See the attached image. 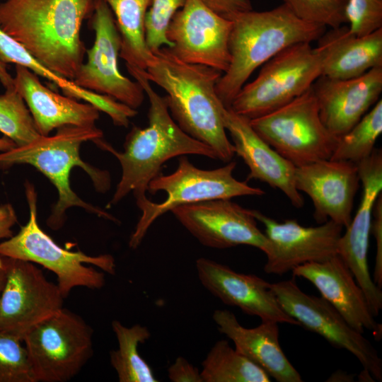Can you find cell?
<instances>
[{"label":"cell","instance_id":"obj_41","mask_svg":"<svg viewBox=\"0 0 382 382\" xmlns=\"http://www.w3.org/2000/svg\"><path fill=\"white\" fill-rule=\"evenodd\" d=\"M15 146L16 144L7 137H0V152L8 151Z\"/></svg>","mask_w":382,"mask_h":382},{"label":"cell","instance_id":"obj_24","mask_svg":"<svg viewBox=\"0 0 382 382\" xmlns=\"http://www.w3.org/2000/svg\"><path fill=\"white\" fill-rule=\"evenodd\" d=\"M213 320L219 331L233 342L235 349L278 382H301L302 378L281 348L278 323L262 321L247 328L226 309L214 311Z\"/></svg>","mask_w":382,"mask_h":382},{"label":"cell","instance_id":"obj_2","mask_svg":"<svg viewBox=\"0 0 382 382\" xmlns=\"http://www.w3.org/2000/svg\"><path fill=\"white\" fill-rule=\"evenodd\" d=\"M94 1L5 0L0 28L52 71L73 81L86 51L81 28Z\"/></svg>","mask_w":382,"mask_h":382},{"label":"cell","instance_id":"obj_42","mask_svg":"<svg viewBox=\"0 0 382 382\" xmlns=\"http://www.w3.org/2000/svg\"><path fill=\"white\" fill-rule=\"evenodd\" d=\"M6 272L5 257L0 255V296L6 279Z\"/></svg>","mask_w":382,"mask_h":382},{"label":"cell","instance_id":"obj_38","mask_svg":"<svg viewBox=\"0 0 382 382\" xmlns=\"http://www.w3.org/2000/svg\"><path fill=\"white\" fill-rule=\"evenodd\" d=\"M217 14L227 18L233 14L253 10L250 0H201Z\"/></svg>","mask_w":382,"mask_h":382},{"label":"cell","instance_id":"obj_27","mask_svg":"<svg viewBox=\"0 0 382 382\" xmlns=\"http://www.w3.org/2000/svg\"><path fill=\"white\" fill-rule=\"evenodd\" d=\"M110 8L121 39L120 57L127 69L146 70L155 54L146 41L145 19L151 0H104Z\"/></svg>","mask_w":382,"mask_h":382},{"label":"cell","instance_id":"obj_35","mask_svg":"<svg viewBox=\"0 0 382 382\" xmlns=\"http://www.w3.org/2000/svg\"><path fill=\"white\" fill-rule=\"evenodd\" d=\"M345 17L352 34L369 35L382 28V0H347Z\"/></svg>","mask_w":382,"mask_h":382},{"label":"cell","instance_id":"obj_1","mask_svg":"<svg viewBox=\"0 0 382 382\" xmlns=\"http://www.w3.org/2000/svg\"><path fill=\"white\" fill-rule=\"evenodd\" d=\"M141 86L149 102V124L144 128L133 127L124 143V151L115 150L102 138L93 141L101 149L111 153L119 161L122 175L112 199L107 207L117 204L132 192L139 207L149 199V183L161 174L168 160L187 154H197L217 159L208 145L185 133L172 117L164 97L158 94L146 77L144 70L127 69Z\"/></svg>","mask_w":382,"mask_h":382},{"label":"cell","instance_id":"obj_32","mask_svg":"<svg viewBox=\"0 0 382 382\" xmlns=\"http://www.w3.org/2000/svg\"><path fill=\"white\" fill-rule=\"evenodd\" d=\"M23 340L0 331V382H36Z\"/></svg>","mask_w":382,"mask_h":382},{"label":"cell","instance_id":"obj_3","mask_svg":"<svg viewBox=\"0 0 382 382\" xmlns=\"http://www.w3.org/2000/svg\"><path fill=\"white\" fill-rule=\"evenodd\" d=\"M154 53L144 74L166 93L164 98L173 120L185 133L210 146L217 159L231 161L235 150L224 125L225 106L216 91L223 73L185 62L166 46Z\"/></svg>","mask_w":382,"mask_h":382},{"label":"cell","instance_id":"obj_39","mask_svg":"<svg viewBox=\"0 0 382 382\" xmlns=\"http://www.w3.org/2000/svg\"><path fill=\"white\" fill-rule=\"evenodd\" d=\"M16 211L10 203L0 204V240L13 236L12 227L17 223Z\"/></svg>","mask_w":382,"mask_h":382},{"label":"cell","instance_id":"obj_11","mask_svg":"<svg viewBox=\"0 0 382 382\" xmlns=\"http://www.w3.org/2000/svg\"><path fill=\"white\" fill-rule=\"evenodd\" d=\"M271 289L282 309L299 325L318 334L332 346L352 354L374 380L381 381L382 360L376 349L330 303L321 296L303 292L295 277L272 283Z\"/></svg>","mask_w":382,"mask_h":382},{"label":"cell","instance_id":"obj_22","mask_svg":"<svg viewBox=\"0 0 382 382\" xmlns=\"http://www.w3.org/2000/svg\"><path fill=\"white\" fill-rule=\"evenodd\" d=\"M222 115L225 129L232 139L235 154L250 169L248 179H256L279 189L293 206L301 208L303 199L294 182L296 167L257 134L250 119L226 107Z\"/></svg>","mask_w":382,"mask_h":382},{"label":"cell","instance_id":"obj_6","mask_svg":"<svg viewBox=\"0 0 382 382\" xmlns=\"http://www.w3.org/2000/svg\"><path fill=\"white\" fill-rule=\"evenodd\" d=\"M25 192L29 207L28 221L17 234L0 243V255L39 264L54 273L64 299L77 286L102 288L105 282L103 272L115 274L114 257L110 254L91 256L58 245L39 226L37 193L29 181L25 183Z\"/></svg>","mask_w":382,"mask_h":382},{"label":"cell","instance_id":"obj_28","mask_svg":"<svg viewBox=\"0 0 382 382\" xmlns=\"http://www.w3.org/2000/svg\"><path fill=\"white\" fill-rule=\"evenodd\" d=\"M118 348L110 352V361L120 382H157L152 369L141 357L139 344L151 336L148 328L139 324L126 327L119 320L111 323Z\"/></svg>","mask_w":382,"mask_h":382},{"label":"cell","instance_id":"obj_34","mask_svg":"<svg viewBox=\"0 0 382 382\" xmlns=\"http://www.w3.org/2000/svg\"><path fill=\"white\" fill-rule=\"evenodd\" d=\"M186 1L151 0L146 15L145 35L147 45L153 52L163 47L172 46L166 31L173 16Z\"/></svg>","mask_w":382,"mask_h":382},{"label":"cell","instance_id":"obj_26","mask_svg":"<svg viewBox=\"0 0 382 382\" xmlns=\"http://www.w3.org/2000/svg\"><path fill=\"white\" fill-rule=\"evenodd\" d=\"M0 60L5 64L14 63L25 66L36 75L47 79L59 86L66 96L82 99L95 106L99 111L106 113L116 126L128 127L129 119L137 114V110L110 96L82 88L72 81L52 71L1 28Z\"/></svg>","mask_w":382,"mask_h":382},{"label":"cell","instance_id":"obj_33","mask_svg":"<svg viewBox=\"0 0 382 382\" xmlns=\"http://www.w3.org/2000/svg\"><path fill=\"white\" fill-rule=\"evenodd\" d=\"M301 20L335 28L347 23V0H283Z\"/></svg>","mask_w":382,"mask_h":382},{"label":"cell","instance_id":"obj_25","mask_svg":"<svg viewBox=\"0 0 382 382\" xmlns=\"http://www.w3.org/2000/svg\"><path fill=\"white\" fill-rule=\"evenodd\" d=\"M318 41L316 49L322 59V76L349 79L382 66V28L357 36L348 26L341 25L325 32Z\"/></svg>","mask_w":382,"mask_h":382},{"label":"cell","instance_id":"obj_21","mask_svg":"<svg viewBox=\"0 0 382 382\" xmlns=\"http://www.w3.org/2000/svg\"><path fill=\"white\" fill-rule=\"evenodd\" d=\"M294 277L309 281L357 331H371L381 337V324L373 315L364 292L352 272L337 254L323 262H308L292 271Z\"/></svg>","mask_w":382,"mask_h":382},{"label":"cell","instance_id":"obj_4","mask_svg":"<svg viewBox=\"0 0 382 382\" xmlns=\"http://www.w3.org/2000/svg\"><path fill=\"white\" fill-rule=\"evenodd\" d=\"M226 18L232 22L229 37L231 61L216 86L226 108L258 67L283 50L301 42L318 40L325 26L303 21L283 4L272 10L237 13Z\"/></svg>","mask_w":382,"mask_h":382},{"label":"cell","instance_id":"obj_17","mask_svg":"<svg viewBox=\"0 0 382 382\" xmlns=\"http://www.w3.org/2000/svg\"><path fill=\"white\" fill-rule=\"evenodd\" d=\"M357 167L362 185L361 199L356 214L340 237L338 255L352 272L373 315L377 317L382 308V291L371 277L368 252L373 209L382 190L381 150L374 149Z\"/></svg>","mask_w":382,"mask_h":382},{"label":"cell","instance_id":"obj_40","mask_svg":"<svg viewBox=\"0 0 382 382\" xmlns=\"http://www.w3.org/2000/svg\"><path fill=\"white\" fill-rule=\"evenodd\" d=\"M0 82L5 88L8 89L14 87L13 77L8 73L6 64L0 60Z\"/></svg>","mask_w":382,"mask_h":382},{"label":"cell","instance_id":"obj_8","mask_svg":"<svg viewBox=\"0 0 382 382\" xmlns=\"http://www.w3.org/2000/svg\"><path fill=\"white\" fill-rule=\"evenodd\" d=\"M261 66L257 77L244 84L230 107L250 120L289 103L322 76L321 57L309 42L288 47Z\"/></svg>","mask_w":382,"mask_h":382},{"label":"cell","instance_id":"obj_10","mask_svg":"<svg viewBox=\"0 0 382 382\" xmlns=\"http://www.w3.org/2000/svg\"><path fill=\"white\" fill-rule=\"evenodd\" d=\"M93 330L66 308L40 321L25 334L36 382H65L75 376L93 354Z\"/></svg>","mask_w":382,"mask_h":382},{"label":"cell","instance_id":"obj_18","mask_svg":"<svg viewBox=\"0 0 382 382\" xmlns=\"http://www.w3.org/2000/svg\"><path fill=\"white\" fill-rule=\"evenodd\" d=\"M294 182L296 189L312 200L316 222L331 220L345 228L349 225L360 182L357 164L330 159L315 161L296 167Z\"/></svg>","mask_w":382,"mask_h":382},{"label":"cell","instance_id":"obj_5","mask_svg":"<svg viewBox=\"0 0 382 382\" xmlns=\"http://www.w3.org/2000/svg\"><path fill=\"white\" fill-rule=\"evenodd\" d=\"M103 132L95 127L64 126L52 136H40L30 143L0 152V169L6 170L18 164L33 166L44 174L54 185L58 199L47 220V226L59 229L66 220V212L79 207L99 217L118 223L119 221L105 210L82 200L71 188V170L81 168L91 178L96 190L107 192L111 185L110 173L84 162L79 154L82 143L103 137Z\"/></svg>","mask_w":382,"mask_h":382},{"label":"cell","instance_id":"obj_9","mask_svg":"<svg viewBox=\"0 0 382 382\" xmlns=\"http://www.w3.org/2000/svg\"><path fill=\"white\" fill-rule=\"evenodd\" d=\"M250 122L257 134L295 167L330 159L338 141L321 121L312 86Z\"/></svg>","mask_w":382,"mask_h":382},{"label":"cell","instance_id":"obj_14","mask_svg":"<svg viewBox=\"0 0 382 382\" xmlns=\"http://www.w3.org/2000/svg\"><path fill=\"white\" fill-rule=\"evenodd\" d=\"M231 20L212 11L201 0H187L166 31L169 47L179 59L204 65L223 74L229 66Z\"/></svg>","mask_w":382,"mask_h":382},{"label":"cell","instance_id":"obj_16","mask_svg":"<svg viewBox=\"0 0 382 382\" xmlns=\"http://www.w3.org/2000/svg\"><path fill=\"white\" fill-rule=\"evenodd\" d=\"M170 212L202 245L225 249L245 245L264 253L268 240L257 227L252 209L231 199H212L185 204Z\"/></svg>","mask_w":382,"mask_h":382},{"label":"cell","instance_id":"obj_20","mask_svg":"<svg viewBox=\"0 0 382 382\" xmlns=\"http://www.w3.org/2000/svg\"><path fill=\"white\" fill-rule=\"evenodd\" d=\"M322 122L337 138L349 132L379 100L382 66L349 79L320 76L312 85Z\"/></svg>","mask_w":382,"mask_h":382},{"label":"cell","instance_id":"obj_15","mask_svg":"<svg viewBox=\"0 0 382 382\" xmlns=\"http://www.w3.org/2000/svg\"><path fill=\"white\" fill-rule=\"evenodd\" d=\"M265 226L268 246L265 253L267 274L282 275L301 265L323 262L338 254L343 226L331 221L317 226H303L295 219L279 222L252 209Z\"/></svg>","mask_w":382,"mask_h":382},{"label":"cell","instance_id":"obj_12","mask_svg":"<svg viewBox=\"0 0 382 382\" xmlns=\"http://www.w3.org/2000/svg\"><path fill=\"white\" fill-rule=\"evenodd\" d=\"M91 27L95 32L93 45L86 50L87 61L72 81L137 110L141 105L145 93L137 81L130 80L119 70L120 35L114 15L104 0L94 1Z\"/></svg>","mask_w":382,"mask_h":382},{"label":"cell","instance_id":"obj_37","mask_svg":"<svg viewBox=\"0 0 382 382\" xmlns=\"http://www.w3.org/2000/svg\"><path fill=\"white\" fill-rule=\"evenodd\" d=\"M173 382H203L200 371L183 357H178L168 369Z\"/></svg>","mask_w":382,"mask_h":382},{"label":"cell","instance_id":"obj_19","mask_svg":"<svg viewBox=\"0 0 382 382\" xmlns=\"http://www.w3.org/2000/svg\"><path fill=\"white\" fill-rule=\"evenodd\" d=\"M195 266L203 286L224 303L238 307L262 321L299 325L282 309L271 289V283L204 257L197 259Z\"/></svg>","mask_w":382,"mask_h":382},{"label":"cell","instance_id":"obj_36","mask_svg":"<svg viewBox=\"0 0 382 382\" xmlns=\"http://www.w3.org/2000/svg\"><path fill=\"white\" fill-rule=\"evenodd\" d=\"M371 220V233L376 243V255L374 274V282L382 288V196H378L375 202Z\"/></svg>","mask_w":382,"mask_h":382},{"label":"cell","instance_id":"obj_7","mask_svg":"<svg viewBox=\"0 0 382 382\" xmlns=\"http://www.w3.org/2000/svg\"><path fill=\"white\" fill-rule=\"evenodd\" d=\"M235 161L212 170L195 167L185 156H179L175 170L168 175L160 174L148 185L147 191L154 195L163 191L164 201L156 203L148 199L139 207L141 215L131 235L129 246L137 248L149 228L161 216L173 209L193 203L212 199H231L241 196H261L263 190L250 186L246 181L233 177Z\"/></svg>","mask_w":382,"mask_h":382},{"label":"cell","instance_id":"obj_13","mask_svg":"<svg viewBox=\"0 0 382 382\" xmlns=\"http://www.w3.org/2000/svg\"><path fill=\"white\" fill-rule=\"evenodd\" d=\"M5 262L0 331L23 340L30 328L62 308L64 298L57 284L48 281L33 262L8 257Z\"/></svg>","mask_w":382,"mask_h":382},{"label":"cell","instance_id":"obj_23","mask_svg":"<svg viewBox=\"0 0 382 382\" xmlns=\"http://www.w3.org/2000/svg\"><path fill=\"white\" fill-rule=\"evenodd\" d=\"M15 70L14 88L23 98L40 135L48 136L64 126H96L100 111L95 106L52 91L25 66L16 64Z\"/></svg>","mask_w":382,"mask_h":382},{"label":"cell","instance_id":"obj_30","mask_svg":"<svg viewBox=\"0 0 382 382\" xmlns=\"http://www.w3.org/2000/svg\"><path fill=\"white\" fill-rule=\"evenodd\" d=\"M381 132L382 100H378L349 132L338 138L330 160L357 165L373 152Z\"/></svg>","mask_w":382,"mask_h":382},{"label":"cell","instance_id":"obj_29","mask_svg":"<svg viewBox=\"0 0 382 382\" xmlns=\"http://www.w3.org/2000/svg\"><path fill=\"white\" fill-rule=\"evenodd\" d=\"M203 382H270L260 366L235 349L226 340L217 341L202 363Z\"/></svg>","mask_w":382,"mask_h":382},{"label":"cell","instance_id":"obj_31","mask_svg":"<svg viewBox=\"0 0 382 382\" xmlns=\"http://www.w3.org/2000/svg\"><path fill=\"white\" fill-rule=\"evenodd\" d=\"M0 132L16 146L26 145L41 136L23 98L14 87L0 95Z\"/></svg>","mask_w":382,"mask_h":382}]
</instances>
